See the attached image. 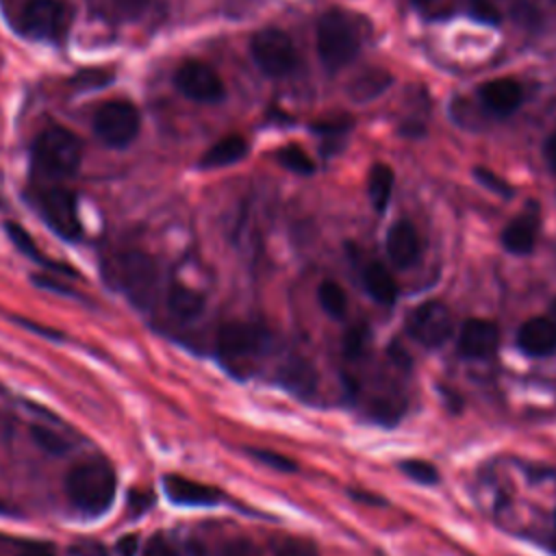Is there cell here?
I'll return each instance as SVG.
<instances>
[{"mask_svg":"<svg viewBox=\"0 0 556 556\" xmlns=\"http://www.w3.org/2000/svg\"><path fill=\"white\" fill-rule=\"evenodd\" d=\"M106 280L119 289L135 306L148 311L161 295V274L152 256L139 250H126L104 265Z\"/></svg>","mask_w":556,"mask_h":556,"instance_id":"obj_1","label":"cell"},{"mask_svg":"<svg viewBox=\"0 0 556 556\" xmlns=\"http://www.w3.org/2000/svg\"><path fill=\"white\" fill-rule=\"evenodd\" d=\"M115 471L106 460L78 463L65 478V493L70 502L89 517L106 513L115 500Z\"/></svg>","mask_w":556,"mask_h":556,"instance_id":"obj_2","label":"cell"},{"mask_svg":"<svg viewBox=\"0 0 556 556\" xmlns=\"http://www.w3.org/2000/svg\"><path fill=\"white\" fill-rule=\"evenodd\" d=\"M361 48V33L354 17L341 9L326 11L317 22V52L328 72L348 65Z\"/></svg>","mask_w":556,"mask_h":556,"instance_id":"obj_3","label":"cell"},{"mask_svg":"<svg viewBox=\"0 0 556 556\" xmlns=\"http://www.w3.org/2000/svg\"><path fill=\"white\" fill-rule=\"evenodd\" d=\"M265 343L267 332L263 326L250 321H228L217 332V358L232 376H243L250 371Z\"/></svg>","mask_w":556,"mask_h":556,"instance_id":"obj_4","label":"cell"},{"mask_svg":"<svg viewBox=\"0 0 556 556\" xmlns=\"http://www.w3.org/2000/svg\"><path fill=\"white\" fill-rule=\"evenodd\" d=\"M33 159L39 172L52 178L70 176L78 169L83 159V143L80 139L63 128V126H50L35 139Z\"/></svg>","mask_w":556,"mask_h":556,"instance_id":"obj_5","label":"cell"},{"mask_svg":"<svg viewBox=\"0 0 556 556\" xmlns=\"http://www.w3.org/2000/svg\"><path fill=\"white\" fill-rule=\"evenodd\" d=\"M35 206L43 222L63 239L76 241L83 232L80 219H78V206L76 198L70 189L59 185H48L37 189L35 193Z\"/></svg>","mask_w":556,"mask_h":556,"instance_id":"obj_6","label":"cell"},{"mask_svg":"<svg viewBox=\"0 0 556 556\" xmlns=\"http://www.w3.org/2000/svg\"><path fill=\"white\" fill-rule=\"evenodd\" d=\"M250 52L261 72L271 78H282L291 74L298 65L295 46L291 37L280 28H263L254 33L250 41Z\"/></svg>","mask_w":556,"mask_h":556,"instance_id":"obj_7","label":"cell"},{"mask_svg":"<svg viewBox=\"0 0 556 556\" xmlns=\"http://www.w3.org/2000/svg\"><path fill=\"white\" fill-rule=\"evenodd\" d=\"M72 24V9L63 0H28L20 13V30L33 39H61Z\"/></svg>","mask_w":556,"mask_h":556,"instance_id":"obj_8","label":"cell"},{"mask_svg":"<svg viewBox=\"0 0 556 556\" xmlns=\"http://www.w3.org/2000/svg\"><path fill=\"white\" fill-rule=\"evenodd\" d=\"M93 130L102 143L124 148L139 132V113L126 100H109L96 111Z\"/></svg>","mask_w":556,"mask_h":556,"instance_id":"obj_9","label":"cell"},{"mask_svg":"<svg viewBox=\"0 0 556 556\" xmlns=\"http://www.w3.org/2000/svg\"><path fill=\"white\" fill-rule=\"evenodd\" d=\"M406 330L424 348H439L452 337L454 317L443 302L428 300L410 311L406 317Z\"/></svg>","mask_w":556,"mask_h":556,"instance_id":"obj_10","label":"cell"},{"mask_svg":"<svg viewBox=\"0 0 556 556\" xmlns=\"http://www.w3.org/2000/svg\"><path fill=\"white\" fill-rule=\"evenodd\" d=\"M176 87L195 102H219L226 93L219 74L204 61L189 59L176 70Z\"/></svg>","mask_w":556,"mask_h":556,"instance_id":"obj_11","label":"cell"},{"mask_svg":"<svg viewBox=\"0 0 556 556\" xmlns=\"http://www.w3.org/2000/svg\"><path fill=\"white\" fill-rule=\"evenodd\" d=\"M500 345V328L491 319L471 317L458 332V352L465 358H489Z\"/></svg>","mask_w":556,"mask_h":556,"instance_id":"obj_12","label":"cell"},{"mask_svg":"<svg viewBox=\"0 0 556 556\" xmlns=\"http://www.w3.org/2000/svg\"><path fill=\"white\" fill-rule=\"evenodd\" d=\"M163 489L174 504H182V506H213V504H219L224 497L219 489L178 476V473H167L163 478Z\"/></svg>","mask_w":556,"mask_h":556,"instance_id":"obj_13","label":"cell"},{"mask_svg":"<svg viewBox=\"0 0 556 556\" xmlns=\"http://www.w3.org/2000/svg\"><path fill=\"white\" fill-rule=\"evenodd\" d=\"M539 206L532 202L502 230V245L510 254H530L539 237Z\"/></svg>","mask_w":556,"mask_h":556,"instance_id":"obj_14","label":"cell"},{"mask_svg":"<svg viewBox=\"0 0 556 556\" xmlns=\"http://www.w3.org/2000/svg\"><path fill=\"white\" fill-rule=\"evenodd\" d=\"M517 345L528 356H549L556 352V321L552 317H530L517 332Z\"/></svg>","mask_w":556,"mask_h":556,"instance_id":"obj_15","label":"cell"},{"mask_svg":"<svg viewBox=\"0 0 556 556\" xmlns=\"http://www.w3.org/2000/svg\"><path fill=\"white\" fill-rule=\"evenodd\" d=\"M421 254V243L415 226L406 219L395 222L387 232V256L395 267H410Z\"/></svg>","mask_w":556,"mask_h":556,"instance_id":"obj_16","label":"cell"},{"mask_svg":"<svg viewBox=\"0 0 556 556\" xmlns=\"http://www.w3.org/2000/svg\"><path fill=\"white\" fill-rule=\"evenodd\" d=\"M521 98L523 91L515 78H495L480 87L482 104L497 115L513 113L521 104Z\"/></svg>","mask_w":556,"mask_h":556,"instance_id":"obj_17","label":"cell"},{"mask_svg":"<svg viewBox=\"0 0 556 556\" xmlns=\"http://www.w3.org/2000/svg\"><path fill=\"white\" fill-rule=\"evenodd\" d=\"M165 308L172 317L180 321H189L202 313L204 298L185 285H169L165 289Z\"/></svg>","mask_w":556,"mask_h":556,"instance_id":"obj_18","label":"cell"},{"mask_svg":"<svg viewBox=\"0 0 556 556\" xmlns=\"http://www.w3.org/2000/svg\"><path fill=\"white\" fill-rule=\"evenodd\" d=\"M248 152V141L241 135H226L217 143H213L200 159V167L204 169H215V167H226L237 161H241Z\"/></svg>","mask_w":556,"mask_h":556,"instance_id":"obj_19","label":"cell"},{"mask_svg":"<svg viewBox=\"0 0 556 556\" xmlns=\"http://www.w3.org/2000/svg\"><path fill=\"white\" fill-rule=\"evenodd\" d=\"M363 285L367 289V293L384 304V306H391L397 298V285H395V278L393 274L378 261L374 263H367L365 269H363Z\"/></svg>","mask_w":556,"mask_h":556,"instance_id":"obj_20","label":"cell"},{"mask_svg":"<svg viewBox=\"0 0 556 556\" xmlns=\"http://www.w3.org/2000/svg\"><path fill=\"white\" fill-rule=\"evenodd\" d=\"M367 191H369V200L371 206L382 213L391 200V191H393V169L384 163H376L369 169V178H367Z\"/></svg>","mask_w":556,"mask_h":556,"instance_id":"obj_21","label":"cell"},{"mask_svg":"<svg viewBox=\"0 0 556 556\" xmlns=\"http://www.w3.org/2000/svg\"><path fill=\"white\" fill-rule=\"evenodd\" d=\"M391 83V76L384 70H367L365 74L356 76L350 87L348 93L352 100L356 102H367L371 98H376L378 93H382Z\"/></svg>","mask_w":556,"mask_h":556,"instance_id":"obj_22","label":"cell"},{"mask_svg":"<svg viewBox=\"0 0 556 556\" xmlns=\"http://www.w3.org/2000/svg\"><path fill=\"white\" fill-rule=\"evenodd\" d=\"M317 300L319 306L330 315V317H343L348 311V295L343 287L334 280H324L317 287Z\"/></svg>","mask_w":556,"mask_h":556,"instance_id":"obj_23","label":"cell"},{"mask_svg":"<svg viewBox=\"0 0 556 556\" xmlns=\"http://www.w3.org/2000/svg\"><path fill=\"white\" fill-rule=\"evenodd\" d=\"M278 163L282 165V167H287V169H291V172H295V174H313L315 172V163H313V159L300 148V146H295V143H289V146H282L280 150H278Z\"/></svg>","mask_w":556,"mask_h":556,"instance_id":"obj_24","label":"cell"},{"mask_svg":"<svg viewBox=\"0 0 556 556\" xmlns=\"http://www.w3.org/2000/svg\"><path fill=\"white\" fill-rule=\"evenodd\" d=\"M7 232H9V239L17 245V250L24 252L28 258H33V261H37V263H43V265H48V267H61V265H54V263H50L48 258H43V254L39 252V248L35 245V241L30 239V235H28L22 226H17V224H7ZM61 269H67V267H61ZM67 271H72V269H67Z\"/></svg>","mask_w":556,"mask_h":556,"instance_id":"obj_25","label":"cell"},{"mask_svg":"<svg viewBox=\"0 0 556 556\" xmlns=\"http://www.w3.org/2000/svg\"><path fill=\"white\" fill-rule=\"evenodd\" d=\"M400 469L404 471L406 478L419 484H437L439 482V469L421 458H404L400 463Z\"/></svg>","mask_w":556,"mask_h":556,"instance_id":"obj_26","label":"cell"},{"mask_svg":"<svg viewBox=\"0 0 556 556\" xmlns=\"http://www.w3.org/2000/svg\"><path fill=\"white\" fill-rule=\"evenodd\" d=\"M274 556H319L315 543L300 536H280L271 543Z\"/></svg>","mask_w":556,"mask_h":556,"instance_id":"obj_27","label":"cell"},{"mask_svg":"<svg viewBox=\"0 0 556 556\" xmlns=\"http://www.w3.org/2000/svg\"><path fill=\"white\" fill-rule=\"evenodd\" d=\"M250 454H252L256 460H261V463H265V465H269L271 469H278V471H295V469H298V465L293 463V458L282 456V454H276V452H271V450H250Z\"/></svg>","mask_w":556,"mask_h":556,"instance_id":"obj_28","label":"cell"},{"mask_svg":"<svg viewBox=\"0 0 556 556\" xmlns=\"http://www.w3.org/2000/svg\"><path fill=\"white\" fill-rule=\"evenodd\" d=\"M473 176H476V180H480L486 189H491V191H495V193H500V195H504V198H510V195H513L510 185H508L504 178H500L497 174H493L491 169L476 167V169H473Z\"/></svg>","mask_w":556,"mask_h":556,"instance_id":"obj_29","label":"cell"},{"mask_svg":"<svg viewBox=\"0 0 556 556\" xmlns=\"http://www.w3.org/2000/svg\"><path fill=\"white\" fill-rule=\"evenodd\" d=\"M117 13L126 20H139L152 4V0H113Z\"/></svg>","mask_w":556,"mask_h":556,"instance_id":"obj_30","label":"cell"},{"mask_svg":"<svg viewBox=\"0 0 556 556\" xmlns=\"http://www.w3.org/2000/svg\"><path fill=\"white\" fill-rule=\"evenodd\" d=\"M33 437H35V441H37L41 447H46L48 452H63V450H65L63 439H61L59 434H54L52 430H48V428L33 426Z\"/></svg>","mask_w":556,"mask_h":556,"instance_id":"obj_31","label":"cell"},{"mask_svg":"<svg viewBox=\"0 0 556 556\" xmlns=\"http://www.w3.org/2000/svg\"><path fill=\"white\" fill-rule=\"evenodd\" d=\"M141 556H178V552L172 547V543L165 536L156 534V536H152L148 541V545L143 547Z\"/></svg>","mask_w":556,"mask_h":556,"instance_id":"obj_32","label":"cell"},{"mask_svg":"<svg viewBox=\"0 0 556 556\" xmlns=\"http://www.w3.org/2000/svg\"><path fill=\"white\" fill-rule=\"evenodd\" d=\"M348 128H350V119H341V117H337V119H317L313 124V130H317L321 135H337V132H343Z\"/></svg>","mask_w":556,"mask_h":556,"instance_id":"obj_33","label":"cell"},{"mask_svg":"<svg viewBox=\"0 0 556 556\" xmlns=\"http://www.w3.org/2000/svg\"><path fill=\"white\" fill-rule=\"evenodd\" d=\"M219 556H258L254 545H250L248 541H230L222 547Z\"/></svg>","mask_w":556,"mask_h":556,"instance_id":"obj_34","label":"cell"},{"mask_svg":"<svg viewBox=\"0 0 556 556\" xmlns=\"http://www.w3.org/2000/svg\"><path fill=\"white\" fill-rule=\"evenodd\" d=\"M17 556H54V549L50 543H41V541H28L20 547Z\"/></svg>","mask_w":556,"mask_h":556,"instance_id":"obj_35","label":"cell"},{"mask_svg":"<svg viewBox=\"0 0 556 556\" xmlns=\"http://www.w3.org/2000/svg\"><path fill=\"white\" fill-rule=\"evenodd\" d=\"M471 7H473V13L476 17L480 20H489V22H497V9L489 2V0H471Z\"/></svg>","mask_w":556,"mask_h":556,"instance_id":"obj_36","label":"cell"},{"mask_svg":"<svg viewBox=\"0 0 556 556\" xmlns=\"http://www.w3.org/2000/svg\"><path fill=\"white\" fill-rule=\"evenodd\" d=\"M543 156H545L547 167L556 174V130L552 135H547L545 143H543Z\"/></svg>","mask_w":556,"mask_h":556,"instance_id":"obj_37","label":"cell"},{"mask_svg":"<svg viewBox=\"0 0 556 556\" xmlns=\"http://www.w3.org/2000/svg\"><path fill=\"white\" fill-rule=\"evenodd\" d=\"M348 348H350V352H358L361 348H363V343H365V330L363 328H354L350 334H348Z\"/></svg>","mask_w":556,"mask_h":556,"instance_id":"obj_38","label":"cell"},{"mask_svg":"<svg viewBox=\"0 0 556 556\" xmlns=\"http://www.w3.org/2000/svg\"><path fill=\"white\" fill-rule=\"evenodd\" d=\"M137 552V536H126L119 541V556H135Z\"/></svg>","mask_w":556,"mask_h":556,"instance_id":"obj_39","label":"cell"},{"mask_svg":"<svg viewBox=\"0 0 556 556\" xmlns=\"http://www.w3.org/2000/svg\"><path fill=\"white\" fill-rule=\"evenodd\" d=\"M552 319L556 321V300H554V304H552Z\"/></svg>","mask_w":556,"mask_h":556,"instance_id":"obj_40","label":"cell"},{"mask_svg":"<svg viewBox=\"0 0 556 556\" xmlns=\"http://www.w3.org/2000/svg\"><path fill=\"white\" fill-rule=\"evenodd\" d=\"M417 2H430V0H417Z\"/></svg>","mask_w":556,"mask_h":556,"instance_id":"obj_41","label":"cell"}]
</instances>
